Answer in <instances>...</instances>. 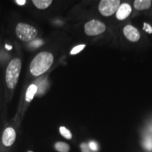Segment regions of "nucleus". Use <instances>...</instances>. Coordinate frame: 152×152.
I'll return each instance as SVG.
<instances>
[{"instance_id": "1", "label": "nucleus", "mask_w": 152, "mask_h": 152, "mask_svg": "<svg viewBox=\"0 0 152 152\" xmlns=\"http://www.w3.org/2000/svg\"><path fill=\"white\" fill-rule=\"evenodd\" d=\"M54 62V56L49 52H44L38 54L32 61L30 70L34 76H39L47 72Z\"/></svg>"}, {"instance_id": "2", "label": "nucleus", "mask_w": 152, "mask_h": 152, "mask_svg": "<svg viewBox=\"0 0 152 152\" xmlns=\"http://www.w3.org/2000/svg\"><path fill=\"white\" fill-rule=\"evenodd\" d=\"M21 67V61L18 58H14L9 63L6 72V82L9 88L14 89L16 86Z\"/></svg>"}, {"instance_id": "3", "label": "nucleus", "mask_w": 152, "mask_h": 152, "mask_svg": "<svg viewBox=\"0 0 152 152\" xmlns=\"http://www.w3.org/2000/svg\"><path fill=\"white\" fill-rule=\"evenodd\" d=\"M16 34L20 40L33 42L37 35V30L29 24L18 23L16 28Z\"/></svg>"}, {"instance_id": "4", "label": "nucleus", "mask_w": 152, "mask_h": 152, "mask_svg": "<svg viewBox=\"0 0 152 152\" xmlns=\"http://www.w3.org/2000/svg\"><path fill=\"white\" fill-rule=\"evenodd\" d=\"M121 1L119 0H102L99 6V10L104 16H110L117 12Z\"/></svg>"}, {"instance_id": "5", "label": "nucleus", "mask_w": 152, "mask_h": 152, "mask_svg": "<svg viewBox=\"0 0 152 152\" xmlns=\"http://www.w3.org/2000/svg\"><path fill=\"white\" fill-rule=\"evenodd\" d=\"M106 26L103 23L97 20H92L87 22L85 26V32L87 35L96 36L103 33Z\"/></svg>"}, {"instance_id": "6", "label": "nucleus", "mask_w": 152, "mask_h": 152, "mask_svg": "<svg viewBox=\"0 0 152 152\" xmlns=\"http://www.w3.org/2000/svg\"><path fill=\"white\" fill-rule=\"evenodd\" d=\"M16 137V131L12 128H7L2 134V142L6 147H10L14 143Z\"/></svg>"}, {"instance_id": "7", "label": "nucleus", "mask_w": 152, "mask_h": 152, "mask_svg": "<svg viewBox=\"0 0 152 152\" xmlns=\"http://www.w3.org/2000/svg\"><path fill=\"white\" fill-rule=\"evenodd\" d=\"M123 33L127 39L131 42H137L140 38V34L139 33L137 29L133 27L132 26L128 25L123 29Z\"/></svg>"}, {"instance_id": "8", "label": "nucleus", "mask_w": 152, "mask_h": 152, "mask_svg": "<svg viewBox=\"0 0 152 152\" xmlns=\"http://www.w3.org/2000/svg\"><path fill=\"white\" fill-rule=\"evenodd\" d=\"M132 11V8L128 4H123L119 7L116 12V18L118 20H124L130 16Z\"/></svg>"}, {"instance_id": "9", "label": "nucleus", "mask_w": 152, "mask_h": 152, "mask_svg": "<svg viewBox=\"0 0 152 152\" xmlns=\"http://www.w3.org/2000/svg\"><path fill=\"white\" fill-rule=\"evenodd\" d=\"M151 1L150 0H136L134 2V8L137 10L147 9L151 7Z\"/></svg>"}, {"instance_id": "10", "label": "nucleus", "mask_w": 152, "mask_h": 152, "mask_svg": "<svg viewBox=\"0 0 152 152\" xmlns=\"http://www.w3.org/2000/svg\"><path fill=\"white\" fill-rule=\"evenodd\" d=\"M37 85L35 84L30 85L29 87L28 88L27 92H26V102H30L33 99L35 95L37 94Z\"/></svg>"}, {"instance_id": "11", "label": "nucleus", "mask_w": 152, "mask_h": 152, "mask_svg": "<svg viewBox=\"0 0 152 152\" xmlns=\"http://www.w3.org/2000/svg\"><path fill=\"white\" fill-rule=\"evenodd\" d=\"M34 5L39 9H45L52 4V0H33Z\"/></svg>"}, {"instance_id": "12", "label": "nucleus", "mask_w": 152, "mask_h": 152, "mask_svg": "<svg viewBox=\"0 0 152 152\" xmlns=\"http://www.w3.org/2000/svg\"><path fill=\"white\" fill-rule=\"evenodd\" d=\"M54 147L58 152H68L70 151V146L67 143L58 142L54 144Z\"/></svg>"}, {"instance_id": "13", "label": "nucleus", "mask_w": 152, "mask_h": 152, "mask_svg": "<svg viewBox=\"0 0 152 152\" xmlns=\"http://www.w3.org/2000/svg\"><path fill=\"white\" fill-rule=\"evenodd\" d=\"M59 131H60L61 134L63 137H64L65 138L68 139V140H71L72 138V134L71 131L68 130V129L65 128V127L64 126L60 127Z\"/></svg>"}, {"instance_id": "14", "label": "nucleus", "mask_w": 152, "mask_h": 152, "mask_svg": "<svg viewBox=\"0 0 152 152\" xmlns=\"http://www.w3.org/2000/svg\"><path fill=\"white\" fill-rule=\"evenodd\" d=\"M85 47V45H77V46L75 47L73 49H72L71 52V54L75 55V54H78V53L80 52L83 49H84Z\"/></svg>"}, {"instance_id": "15", "label": "nucleus", "mask_w": 152, "mask_h": 152, "mask_svg": "<svg viewBox=\"0 0 152 152\" xmlns=\"http://www.w3.org/2000/svg\"><path fill=\"white\" fill-rule=\"evenodd\" d=\"M144 147L148 150H152V138L147 137L144 141Z\"/></svg>"}, {"instance_id": "16", "label": "nucleus", "mask_w": 152, "mask_h": 152, "mask_svg": "<svg viewBox=\"0 0 152 152\" xmlns=\"http://www.w3.org/2000/svg\"><path fill=\"white\" fill-rule=\"evenodd\" d=\"M43 44L44 42L42 39H36V40H33L30 44V46L33 47L34 48H37L38 47H40Z\"/></svg>"}, {"instance_id": "17", "label": "nucleus", "mask_w": 152, "mask_h": 152, "mask_svg": "<svg viewBox=\"0 0 152 152\" xmlns=\"http://www.w3.org/2000/svg\"><path fill=\"white\" fill-rule=\"evenodd\" d=\"M80 149L82 152H91L89 145L86 143H82L80 144Z\"/></svg>"}, {"instance_id": "18", "label": "nucleus", "mask_w": 152, "mask_h": 152, "mask_svg": "<svg viewBox=\"0 0 152 152\" xmlns=\"http://www.w3.org/2000/svg\"><path fill=\"white\" fill-rule=\"evenodd\" d=\"M89 147H90V149L93 151H96L98 150L97 144H96L95 142H93V141L90 142V144H89Z\"/></svg>"}, {"instance_id": "19", "label": "nucleus", "mask_w": 152, "mask_h": 152, "mask_svg": "<svg viewBox=\"0 0 152 152\" xmlns=\"http://www.w3.org/2000/svg\"><path fill=\"white\" fill-rule=\"evenodd\" d=\"M144 28V30H145L146 32H147V33H149V34L152 33V28L149 24L146 23H144V28Z\"/></svg>"}, {"instance_id": "20", "label": "nucleus", "mask_w": 152, "mask_h": 152, "mask_svg": "<svg viewBox=\"0 0 152 152\" xmlns=\"http://www.w3.org/2000/svg\"><path fill=\"white\" fill-rule=\"evenodd\" d=\"M16 4H18V5H21L22 6V5L26 4V0H16Z\"/></svg>"}, {"instance_id": "21", "label": "nucleus", "mask_w": 152, "mask_h": 152, "mask_svg": "<svg viewBox=\"0 0 152 152\" xmlns=\"http://www.w3.org/2000/svg\"><path fill=\"white\" fill-rule=\"evenodd\" d=\"M5 48L7 49V50H11V49H12V47H11V45H7V44H6Z\"/></svg>"}, {"instance_id": "22", "label": "nucleus", "mask_w": 152, "mask_h": 152, "mask_svg": "<svg viewBox=\"0 0 152 152\" xmlns=\"http://www.w3.org/2000/svg\"><path fill=\"white\" fill-rule=\"evenodd\" d=\"M28 152H33V151H28Z\"/></svg>"}]
</instances>
